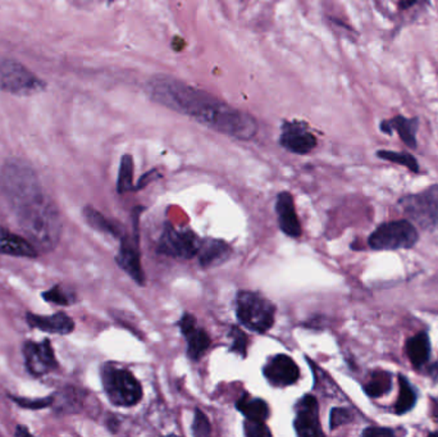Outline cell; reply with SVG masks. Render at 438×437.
I'll return each mask as SVG.
<instances>
[{
  "label": "cell",
  "instance_id": "1",
  "mask_svg": "<svg viewBox=\"0 0 438 437\" xmlns=\"http://www.w3.org/2000/svg\"><path fill=\"white\" fill-rule=\"evenodd\" d=\"M0 186L27 240L37 250L56 248L62 233L58 209L33 167L24 159L9 158L0 171Z\"/></svg>",
  "mask_w": 438,
  "mask_h": 437
},
{
  "label": "cell",
  "instance_id": "2",
  "mask_svg": "<svg viewBox=\"0 0 438 437\" xmlns=\"http://www.w3.org/2000/svg\"><path fill=\"white\" fill-rule=\"evenodd\" d=\"M146 90L150 98L160 106L237 140H251L259 131L257 119L251 115L171 76H153L146 83Z\"/></svg>",
  "mask_w": 438,
  "mask_h": 437
},
{
  "label": "cell",
  "instance_id": "3",
  "mask_svg": "<svg viewBox=\"0 0 438 437\" xmlns=\"http://www.w3.org/2000/svg\"><path fill=\"white\" fill-rule=\"evenodd\" d=\"M47 89V83L17 59H0V90L17 97H31Z\"/></svg>",
  "mask_w": 438,
  "mask_h": 437
},
{
  "label": "cell",
  "instance_id": "4",
  "mask_svg": "<svg viewBox=\"0 0 438 437\" xmlns=\"http://www.w3.org/2000/svg\"><path fill=\"white\" fill-rule=\"evenodd\" d=\"M101 382L109 402L117 406H133L142 397L140 382L131 372L124 368L104 365Z\"/></svg>",
  "mask_w": 438,
  "mask_h": 437
},
{
  "label": "cell",
  "instance_id": "5",
  "mask_svg": "<svg viewBox=\"0 0 438 437\" xmlns=\"http://www.w3.org/2000/svg\"><path fill=\"white\" fill-rule=\"evenodd\" d=\"M236 304L237 318L246 329L258 333H265L272 329L276 317L272 302L257 292L241 291Z\"/></svg>",
  "mask_w": 438,
  "mask_h": 437
},
{
  "label": "cell",
  "instance_id": "6",
  "mask_svg": "<svg viewBox=\"0 0 438 437\" xmlns=\"http://www.w3.org/2000/svg\"><path fill=\"white\" fill-rule=\"evenodd\" d=\"M398 206L414 222L422 229L438 227V185L430 186L419 194L406 195L398 200Z\"/></svg>",
  "mask_w": 438,
  "mask_h": 437
},
{
  "label": "cell",
  "instance_id": "7",
  "mask_svg": "<svg viewBox=\"0 0 438 437\" xmlns=\"http://www.w3.org/2000/svg\"><path fill=\"white\" fill-rule=\"evenodd\" d=\"M418 232L409 221H394L378 226L369 236L368 244L373 250H397L413 248Z\"/></svg>",
  "mask_w": 438,
  "mask_h": 437
},
{
  "label": "cell",
  "instance_id": "8",
  "mask_svg": "<svg viewBox=\"0 0 438 437\" xmlns=\"http://www.w3.org/2000/svg\"><path fill=\"white\" fill-rule=\"evenodd\" d=\"M201 240L190 230H176L171 224H167L160 238L158 250L166 256L189 259L198 256Z\"/></svg>",
  "mask_w": 438,
  "mask_h": 437
},
{
  "label": "cell",
  "instance_id": "9",
  "mask_svg": "<svg viewBox=\"0 0 438 437\" xmlns=\"http://www.w3.org/2000/svg\"><path fill=\"white\" fill-rule=\"evenodd\" d=\"M22 354L27 371L35 377H42L58 370V361L48 338L42 341H26Z\"/></svg>",
  "mask_w": 438,
  "mask_h": 437
},
{
  "label": "cell",
  "instance_id": "10",
  "mask_svg": "<svg viewBox=\"0 0 438 437\" xmlns=\"http://www.w3.org/2000/svg\"><path fill=\"white\" fill-rule=\"evenodd\" d=\"M263 373L268 382L277 388L291 386L300 379L298 364L286 354L272 356L265 364Z\"/></svg>",
  "mask_w": 438,
  "mask_h": 437
},
{
  "label": "cell",
  "instance_id": "11",
  "mask_svg": "<svg viewBox=\"0 0 438 437\" xmlns=\"http://www.w3.org/2000/svg\"><path fill=\"white\" fill-rule=\"evenodd\" d=\"M294 426L298 436H322L323 432L319 424V406L314 396H304L298 402Z\"/></svg>",
  "mask_w": 438,
  "mask_h": 437
},
{
  "label": "cell",
  "instance_id": "12",
  "mask_svg": "<svg viewBox=\"0 0 438 437\" xmlns=\"http://www.w3.org/2000/svg\"><path fill=\"white\" fill-rule=\"evenodd\" d=\"M121 241L122 242H121L119 253L116 256L117 264L124 270V272L130 274L131 279L136 281L139 285H144L145 274L141 267L137 231L135 232L133 238L124 235L121 238Z\"/></svg>",
  "mask_w": 438,
  "mask_h": 437
},
{
  "label": "cell",
  "instance_id": "13",
  "mask_svg": "<svg viewBox=\"0 0 438 437\" xmlns=\"http://www.w3.org/2000/svg\"><path fill=\"white\" fill-rule=\"evenodd\" d=\"M282 147L295 154H308L317 147V138L308 130L305 124L289 122L282 127Z\"/></svg>",
  "mask_w": 438,
  "mask_h": 437
},
{
  "label": "cell",
  "instance_id": "14",
  "mask_svg": "<svg viewBox=\"0 0 438 437\" xmlns=\"http://www.w3.org/2000/svg\"><path fill=\"white\" fill-rule=\"evenodd\" d=\"M178 324L183 336L187 340V354L191 359L198 361L210 347L209 335L203 329L198 327L196 318L192 314H185Z\"/></svg>",
  "mask_w": 438,
  "mask_h": 437
},
{
  "label": "cell",
  "instance_id": "15",
  "mask_svg": "<svg viewBox=\"0 0 438 437\" xmlns=\"http://www.w3.org/2000/svg\"><path fill=\"white\" fill-rule=\"evenodd\" d=\"M26 321L31 329L56 333L66 336L75 330V322L67 315L65 312H57L53 315H37V314L27 313Z\"/></svg>",
  "mask_w": 438,
  "mask_h": 437
},
{
  "label": "cell",
  "instance_id": "16",
  "mask_svg": "<svg viewBox=\"0 0 438 437\" xmlns=\"http://www.w3.org/2000/svg\"><path fill=\"white\" fill-rule=\"evenodd\" d=\"M0 254L17 258H37L39 250L30 240L0 226Z\"/></svg>",
  "mask_w": 438,
  "mask_h": 437
},
{
  "label": "cell",
  "instance_id": "17",
  "mask_svg": "<svg viewBox=\"0 0 438 437\" xmlns=\"http://www.w3.org/2000/svg\"><path fill=\"white\" fill-rule=\"evenodd\" d=\"M276 211H277L278 223H280V229L282 231L291 238H298L301 235V226L298 222L295 203H294V198L291 197V194L281 192L278 195Z\"/></svg>",
  "mask_w": 438,
  "mask_h": 437
},
{
  "label": "cell",
  "instance_id": "18",
  "mask_svg": "<svg viewBox=\"0 0 438 437\" xmlns=\"http://www.w3.org/2000/svg\"><path fill=\"white\" fill-rule=\"evenodd\" d=\"M51 395H53L51 408L54 413H57L59 415L77 414L81 412L85 406L86 395L81 388L67 386Z\"/></svg>",
  "mask_w": 438,
  "mask_h": 437
},
{
  "label": "cell",
  "instance_id": "19",
  "mask_svg": "<svg viewBox=\"0 0 438 437\" xmlns=\"http://www.w3.org/2000/svg\"><path fill=\"white\" fill-rule=\"evenodd\" d=\"M419 127V119L416 117L413 118H406V117L395 116L391 119L382 121L380 124V131L391 135L392 132L396 131L400 136V139L404 141V144L409 148H416V131Z\"/></svg>",
  "mask_w": 438,
  "mask_h": 437
},
{
  "label": "cell",
  "instance_id": "20",
  "mask_svg": "<svg viewBox=\"0 0 438 437\" xmlns=\"http://www.w3.org/2000/svg\"><path fill=\"white\" fill-rule=\"evenodd\" d=\"M231 249L222 240L209 239L201 241L199 249V263L203 267H213L224 262L230 256Z\"/></svg>",
  "mask_w": 438,
  "mask_h": 437
},
{
  "label": "cell",
  "instance_id": "21",
  "mask_svg": "<svg viewBox=\"0 0 438 437\" xmlns=\"http://www.w3.org/2000/svg\"><path fill=\"white\" fill-rule=\"evenodd\" d=\"M406 352L410 362L415 367H422L430 359V338L426 332H419L413 338H409L406 343Z\"/></svg>",
  "mask_w": 438,
  "mask_h": 437
},
{
  "label": "cell",
  "instance_id": "22",
  "mask_svg": "<svg viewBox=\"0 0 438 437\" xmlns=\"http://www.w3.org/2000/svg\"><path fill=\"white\" fill-rule=\"evenodd\" d=\"M236 408L242 413L246 420L251 421H267L269 417V406L262 399L250 397L249 395L241 396L236 403Z\"/></svg>",
  "mask_w": 438,
  "mask_h": 437
},
{
  "label": "cell",
  "instance_id": "23",
  "mask_svg": "<svg viewBox=\"0 0 438 437\" xmlns=\"http://www.w3.org/2000/svg\"><path fill=\"white\" fill-rule=\"evenodd\" d=\"M83 217H85V220L87 221L91 227H94L98 231L109 233V235H112L115 238H122L124 236V232H122V229H121L119 224H116V223L109 221L108 218H106L104 215L100 213L99 211L94 209L92 206H86L83 209Z\"/></svg>",
  "mask_w": 438,
  "mask_h": 437
},
{
  "label": "cell",
  "instance_id": "24",
  "mask_svg": "<svg viewBox=\"0 0 438 437\" xmlns=\"http://www.w3.org/2000/svg\"><path fill=\"white\" fill-rule=\"evenodd\" d=\"M398 386H400V394L395 405V413L401 415L413 409L414 405L416 403V394L412 388L410 382L404 376H398Z\"/></svg>",
  "mask_w": 438,
  "mask_h": 437
},
{
  "label": "cell",
  "instance_id": "25",
  "mask_svg": "<svg viewBox=\"0 0 438 437\" xmlns=\"http://www.w3.org/2000/svg\"><path fill=\"white\" fill-rule=\"evenodd\" d=\"M135 189L133 186V159L130 154L122 157L119 165V174L117 181V191L119 194H124L127 191Z\"/></svg>",
  "mask_w": 438,
  "mask_h": 437
},
{
  "label": "cell",
  "instance_id": "26",
  "mask_svg": "<svg viewBox=\"0 0 438 437\" xmlns=\"http://www.w3.org/2000/svg\"><path fill=\"white\" fill-rule=\"evenodd\" d=\"M365 393L371 397H380L391 390V376L386 372H377L365 385Z\"/></svg>",
  "mask_w": 438,
  "mask_h": 437
},
{
  "label": "cell",
  "instance_id": "27",
  "mask_svg": "<svg viewBox=\"0 0 438 437\" xmlns=\"http://www.w3.org/2000/svg\"><path fill=\"white\" fill-rule=\"evenodd\" d=\"M377 157L392 162V163L404 165L414 174L419 172V165H418L416 159L412 154H409V153H397V151H391V150H380V151H377Z\"/></svg>",
  "mask_w": 438,
  "mask_h": 437
},
{
  "label": "cell",
  "instance_id": "28",
  "mask_svg": "<svg viewBox=\"0 0 438 437\" xmlns=\"http://www.w3.org/2000/svg\"><path fill=\"white\" fill-rule=\"evenodd\" d=\"M42 297L45 302L57 304V306H71L76 302L75 294L63 289L60 285H56L49 290L44 291Z\"/></svg>",
  "mask_w": 438,
  "mask_h": 437
},
{
  "label": "cell",
  "instance_id": "29",
  "mask_svg": "<svg viewBox=\"0 0 438 437\" xmlns=\"http://www.w3.org/2000/svg\"><path fill=\"white\" fill-rule=\"evenodd\" d=\"M10 399L19 405L24 409H31V411H40V409H48L51 408L53 404V395L42 397V399H27V397H19V396H12Z\"/></svg>",
  "mask_w": 438,
  "mask_h": 437
},
{
  "label": "cell",
  "instance_id": "30",
  "mask_svg": "<svg viewBox=\"0 0 438 437\" xmlns=\"http://www.w3.org/2000/svg\"><path fill=\"white\" fill-rule=\"evenodd\" d=\"M232 352L240 354L241 356H246L248 354L249 338L244 331L240 330L239 327H232Z\"/></svg>",
  "mask_w": 438,
  "mask_h": 437
},
{
  "label": "cell",
  "instance_id": "31",
  "mask_svg": "<svg viewBox=\"0 0 438 437\" xmlns=\"http://www.w3.org/2000/svg\"><path fill=\"white\" fill-rule=\"evenodd\" d=\"M192 432L195 436H209L212 429H210V423L208 421L207 415L201 411H195V417H194V423H192Z\"/></svg>",
  "mask_w": 438,
  "mask_h": 437
},
{
  "label": "cell",
  "instance_id": "32",
  "mask_svg": "<svg viewBox=\"0 0 438 437\" xmlns=\"http://www.w3.org/2000/svg\"><path fill=\"white\" fill-rule=\"evenodd\" d=\"M245 434L250 437H271L272 432L268 429L263 421H245Z\"/></svg>",
  "mask_w": 438,
  "mask_h": 437
},
{
  "label": "cell",
  "instance_id": "33",
  "mask_svg": "<svg viewBox=\"0 0 438 437\" xmlns=\"http://www.w3.org/2000/svg\"><path fill=\"white\" fill-rule=\"evenodd\" d=\"M353 421V414L345 408H335L332 409L331 418H330V427L331 429H337L342 424H346Z\"/></svg>",
  "mask_w": 438,
  "mask_h": 437
},
{
  "label": "cell",
  "instance_id": "34",
  "mask_svg": "<svg viewBox=\"0 0 438 437\" xmlns=\"http://www.w3.org/2000/svg\"><path fill=\"white\" fill-rule=\"evenodd\" d=\"M394 435H395L394 431L385 429V427H371V429H365L363 432V436L368 437H392Z\"/></svg>",
  "mask_w": 438,
  "mask_h": 437
},
{
  "label": "cell",
  "instance_id": "35",
  "mask_svg": "<svg viewBox=\"0 0 438 437\" xmlns=\"http://www.w3.org/2000/svg\"><path fill=\"white\" fill-rule=\"evenodd\" d=\"M421 3H430V0H398V9L407 10V9L413 8Z\"/></svg>",
  "mask_w": 438,
  "mask_h": 437
},
{
  "label": "cell",
  "instance_id": "36",
  "mask_svg": "<svg viewBox=\"0 0 438 437\" xmlns=\"http://www.w3.org/2000/svg\"><path fill=\"white\" fill-rule=\"evenodd\" d=\"M16 436H33V434L30 432V429H27L25 426H18L16 429Z\"/></svg>",
  "mask_w": 438,
  "mask_h": 437
}]
</instances>
